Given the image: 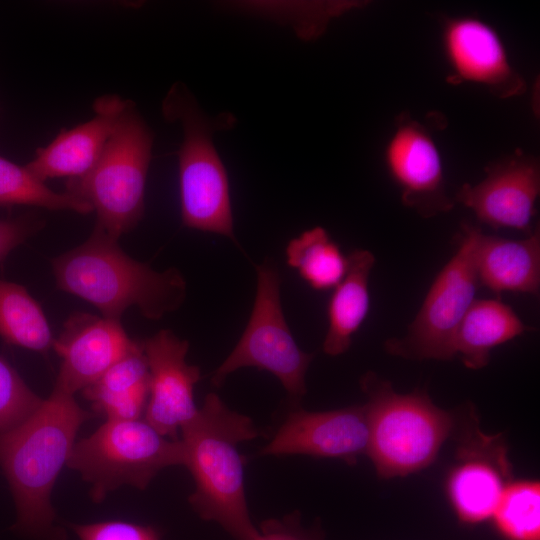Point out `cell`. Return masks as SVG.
<instances>
[{
	"mask_svg": "<svg viewBox=\"0 0 540 540\" xmlns=\"http://www.w3.org/2000/svg\"><path fill=\"white\" fill-rule=\"evenodd\" d=\"M44 224V220L36 214L0 219V262L15 248L39 232Z\"/></svg>",
	"mask_w": 540,
	"mask_h": 540,
	"instance_id": "f1b7e54d",
	"label": "cell"
},
{
	"mask_svg": "<svg viewBox=\"0 0 540 540\" xmlns=\"http://www.w3.org/2000/svg\"><path fill=\"white\" fill-rule=\"evenodd\" d=\"M263 10H251L256 14H264L268 17L271 15L274 19L289 23L296 32L299 29L300 19L302 18V34L303 39H312L318 37L327 27L328 22L332 17L338 16L344 11L357 6L353 2H316V3H301V4H274L279 8V12L269 10L260 4H253Z\"/></svg>",
	"mask_w": 540,
	"mask_h": 540,
	"instance_id": "4316f807",
	"label": "cell"
},
{
	"mask_svg": "<svg viewBox=\"0 0 540 540\" xmlns=\"http://www.w3.org/2000/svg\"><path fill=\"white\" fill-rule=\"evenodd\" d=\"M149 368V397L143 418L160 434L178 439V431L198 409L194 387L200 368L186 362L189 342L162 329L142 342Z\"/></svg>",
	"mask_w": 540,
	"mask_h": 540,
	"instance_id": "4fadbf2b",
	"label": "cell"
},
{
	"mask_svg": "<svg viewBox=\"0 0 540 540\" xmlns=\"http://www.w3.org/2000/svg\"><path fill=\"white\" fill-rule=\"evenodd\" d=\"M361 386L368 396L366 455L378 477H404L431 465L453 430V416L426 393H397L373 373L363 376Z\"/></svg>",
	"mask_w": 540,
	"mask_h": 540,
	"instance_id": "5b68a950",
	"label": "cell"
},
{
	"mask_svg": "<svg viewBox=\"0 0 540 540\" xmlns=\"http://www.w3.org/2000/svg\"><path fill=\"white\" fill-rule=\"evenodd\" d=\"M91 417L74 395L54 386L23 423L0 433V466L17 511L14 530L35 540H66L51 494L80 427Z\"/></svg>",
	"mask_w": 540,
	"mask_h": 540,
	"instance_id": "6da1fadb",
	"label": "cell"
},
{
	"mask_svg": "<svg viewBox=\"0 0 540 540\" xmlns=\"http://www.w3.org/2000/svg\"><path fill=\"white\" fill-rule=\"evenodd\" d=\"M153 140V131L128 100L95 165L65 182V192L88 203L96 225L117 239L143 218Z\"/></svg>",
	"mask_w": 540,
	"mask_h": 540,
	"instance_id": "8992f818",
	"label": "cell"
},
{
	"mask_svg": "<svg viewBox=\"0 0 540 540\" xmlns=\"http://www.w3.org/2000/svg\"><path fill=\"white\" fill-rule=\"evenodd\" d=\"M51 266L59 290L90 303L109 319L120 320L136 307L143 317L159 320L186 298L187 284L178 269L156 271L130 257L117 238L96 224L82 244L54 257Z\"/></svg>",
	"mask_w": 540,
	"mask_h": 540,
	"instance_id": "7a4b0ae2",
	"label": "cell"
},
{
	"mask_svg": "<svg viewBox=\"0 0 540 540\" xmlns=\"http://www.w3.org/2000/svg\"><path fill=\"white\" fill-rule=\"evenodd\" d=\"M481 232L477 226L462 223L456 252L431 284L407 335L386 341L389 353L414 359L454 358L457 328L476 300L475 253Z\"/></svg>",
	"mask_w": 540,
	"mask_h": 540,
	"instance_id": "ba28073f",
	"label": "cell"
},
{
	"mask_svg": "<svg viewBox=\"0 0 540 540\" xmlns=\"http://www.w3.org/2000/svg\"><path fill=\"white\" fill-rule=\"evenodd\" d=\"M0 205H26L52 211L93 212L85 201L63 191L56 192L38 179L27 167L0 155Z\"/></svg>",
	"mask_w": 540,
	"mask_h": 540,
	"instance_id": "cb8c5ba5",
	"label": "cell"
},
{
	"mask_svg": "<svg viewBox=\"0 0 540 540\" xmlns=\"http://www.w3.org/2000/svg\"><path fill=\"white\" fill-rule=\"evenodd\" d=\"M458 446L446 493L458 519L480 523L492 517L507 485L511 464L502 439L477 427L468 430Z\"/></svg>",
	"mask_w": 540,
	"mask_h": 540,
	"instance_id": "5bb4252c",
	"label": "cell"
},
{
	"mask_svg": "<svg viewBox=\"0 0 540 540\" xmlns=\"http://www.w3.org/2000/svg\"><path fill=\"white\" fill-rule=\"evenodd\" d=\"M515 311L496 299L475 300L461 323L454 341V357L470 369L488 365L491 351L528 331Z\"/></svg>",
	"mask_w": 540,
	"mask_h": 540,
	"instance_id": "44dd1931",
	"label": "cell"
},
{
	"mask_svg": "<svg viewBox=\"0 0 540 540\" xmlns=\"http://www.w3.org/2000/svg\"><path fill=\"white\" fill-rule=\"evenodd\" d=\"M70 528L80 540H160L155 528L120 520L70 524Z\"/></svg>",
	"mask_w": 540,
	"mask_h": 540,
	"instance_id": "83f0119b",
	"label": "cell"
},
{
	"mask_svg": "<svg viewBox=\"0 0 540 540\" xmlns=\"http://www.w3.org/2000/svg\"><path fill=\"white\" fill-rule=\"evenodd\" d=\"M257 290L242 336L214 371L211 383L219 387L243 367L266 370L276 376L296 399L306 393L305 376L313 354L297 345L285 320L280 299V277L268 262L256 266Z\"/></svg>",
	"mask_w": 540,
	"mask_h": 540,
	"instance_id": "9c48e42d",
	"label": "cell"
},
{
	"mask_svg": "<svg viewBox=\"0 0 540 540\" xmlns=\"http://www.w3.org/2000/svg\"><path fill=\"white\" fill-rule=\"evenodd\" d=\"M185 464L195 490L189 497L193 510L206 521L218 523L236 540H254L245 495L240 443L259 435L253 421L230 410L215 393H209L192 420L181 428Z\"/></svg>",
	"mask_w": 540,
	"mask_h": 540,
	"instance_id": "3957f363",
	"label": "cell"
},
{
	"mask_svg": "<svg viewBox=\"0 0 540 540\" xmlns=\"http://www.w3.org/2000/svg\"><path fill=\"white\" fill-rule=\"evenodd\" d=\"M254 540H323L316 529H306L301 525L298 512L282 519H267L261 522Z\"/></svg>",
	"mask_w": 540,
	"mask_h": 540,
	"instance_id": "f546056e",
	"label": "cell"
},
{
	"mask_svg": "<svg viewBox=\"0 0 540 540\" xmlns=\"http://www.w3.org/2000/svg\"><path fill=\"white\" fill-rule=\"evenodd\" d=\"M442 48L449 67L447 82L478 84L500 99L522 95L526 81L511 64L497 31L475 17L446 18Z\"/></svg>",
	"mask_w": 540,
	"mask_h": 540,
	"instance_id": "7c38bea8",
	"label": "cell"
},
{
	"mask_svg": "<svg viewBox=\"0 0 540 540\" xmlns=\"http://www.w3.org/2000/svg\"><path fill=\"white\" fill-rule=\"evenodd\" d=\"M383 156L405 206L425 218L454 207L453 198L446 193L439 149L428 129L409 113L396 117Z\"/></svg>",
	"mask_w": 540,
	"mask_h": 540,
	"instance_id": "30bf717a",
	"label": "cell"
},
{
	"mask_svg": "<svg viewBox=\"0 0 540 540\" xmlns=\"http://www.w3.org/2000/svg\"><path fill=\"white\" fill-rule=\"evenodd\" d=\"M479 285L503 291L536 295L540 288V235L534 230L528 237L511 240L479 235L476 253Z\"/></svg>",
	"mask_w": 540,
	"mask_h": 540,
	"instance_id": "ac0fdd59",
	"label": "cell"
},
{
	"mask_svg": "<svg viewBox=\"0 0 540 540\" xmlns=\"http://www.w3.org/2000/svg\"><path fill=\"white\" fill-rule=\"evenodd\" d=\"M82 394L106 420L142 418L149 397V368L142 343L82 390Z\"/></svg>",
	"mask_w": 540,
	"mask_h": 540,
	"instance_id": "ffe728a7",
	"label": "cell"
},
{
	"mask_svg": "<svg viewBox=\"0 0 540 540\" xmlns=\"http://www.w3.org/2000/svg\"><path fill=\"white\" fill-rule=\"evenodd\" d=\"M127 103L128 99L116 94L97 98L90 120L61 131L48 145L38 148L25 166L43 182L85 175L99 159Z\"/></svg>",
	"mask_w": 540,
	"mask_h": 540,
	"instance_id": "e0dca14e",
	"label": "cell"
},
{
	"mask_svg": "<svg viewBox=\"0 0 540 540\" xmlns=\"http://www.w3.org/2000/svg\"><path fill=\"white\" fill-rule=\"evenodd\" d=\"M184 464L182 441L160 434L140 418L106 420L75 442L66 466L81 475L92 500L100 503L123 485L145 489L161 470Z\"/></svg>",
	"mask_w": 540,
	"mask_h": 540,
	"instance_id": "52a82bcc",
	"label": "cell"
},
{
	"mask_svg": "<svg viewBox=\"0 0 540 540\" xmlns=\"http://www.w3.org/2000/svg\"><path fill=\"white\" fill-rule=\"evenodd\" d=\"M491 518L508 540H540L539 481H511Z\"/></svg>",
	"mask_w": 540,
	"mask_h": 540,
	"instance_id": "d4e9b609",
	"label": "cell"
},
{
	"mask_svg": "<svg viewBox=\"0 0 540 540\" xmlns=\"http://www.w3.org/2000/svg\"><path fill=\"white\" fill-rule=\"evenodd\" d=\"M0 337L11 345L45 353L54 337L39 303L20 284L0 279Z\"/></svg>",
	"mask_w": 540,
	"mask_h": 540,
	"instance_id": "7402d4cb",
	"label": "cell"
},
{
	"mask_svg": "<svg viewBox=\"0 0 540 540\" xmlns=\"http://www.w3.org/2000/svg\"><path fill=\"white\" fill-rule=\"evenodd\" d=\"M139 345L120 320L76 312L63 324L52 349L61 358L56 387L75 395Z\"/></svg>",
	"mask_w": 540,
	"mask_h": 540,
	"instance_id": "2e32d148",
	"label": "cell"
},
{
	"mask_svg": "<svg viewBox=\"0 0 540 540\" xmlns=\"http://www.w3.org/2000/svg\"><path fill=\"white\" fill-rule=\"evenodd\" d=\"M286 262L315 290L335 288L347 270V256L320 227L304 231L289 241Z\"/></svg>",
	"mask_w": 540,
	"mask_h": 540,
	"instance_id": "603a6c76",
	"label": "cell"
},
{
	"mask_svg": "<svg viewBox=\"0 0 540 540\" xmlns=\"http://www.w3.org/2000/svg\"><path fill=\"white\" fill-rule=\"evenodd\" d=\"M539 192V161L518 149L488 165L479 183L463 184L453 200L471 209L480 222L492 228L531 234Z\"/></svg>",
	"mask_w": 540,
	"mask_h": 540,
	"instance_id": "8fae6325",
	"label": "cell"
},
{
	"mask_svg": "<svg viewBox=\"0 0 540 540\" xmlns=\"http://www.w3.org/2000/svg\"><path fill=\"white\" fill-rule=\"evenodd\" d=\"M163 117L179 123L183 139L178 152L183 226L230 238L236 243L227 171L214 146L218 131L236 125L230 113L207 115L183 83H174L162 101Z\"/></svg>",
	"mask_w": 540,
	"mask_h": 540,
	"instance_id": "277c9868",
	"label": "cell"
},
{
	"mask_svg": "<svg viewBox=\"0 0 540 540\" xmlns=\"http://www.w3.org/2000/svg\"><path fill=\"white\" fill-rule=\"evenodd\" d=\"M367 445L365 405L319 412L296 410L287 416L261 454L337 458L352 465L366 455Z\"/></svg>",
	"mask_w": 540,
	"mask_h": 540,
	"instance_id": "9a60e30c",
	"label": "cell"
},
{
	"mask_svg": "<svg viewBox=\"0 0 540 540\" xmlns=\"http://www.w3.org/2000/svg\"><path fill=\"white\" fill-rule=\"evenodd\" d=\"M374 264L375 257L368 250L356 249L347 256L346 274L334 288L328 304L324 353L338 356L349 349L353 335L369 312V276Z\"/></svg>",
	"mask_w": 540,
	"mask_h": 540,
	"instance_id": "d6986e66",
	"label": "cell"
},
{
	"mask_svg": "<svg viewBox=\"0 0 540 540\" xmlns=\"http://www.w3.org/2000/svg\"><path fill=\"white\" fill-rule=\"evenodd\" d=\"M42 401L18 372L0 357V433L23 423Z\"/></svg>",
	"mask_w": 540,
	"mask_h": 540,
	"instance_id": "484cf974",
	"label": "cell"
}]
</instances>
